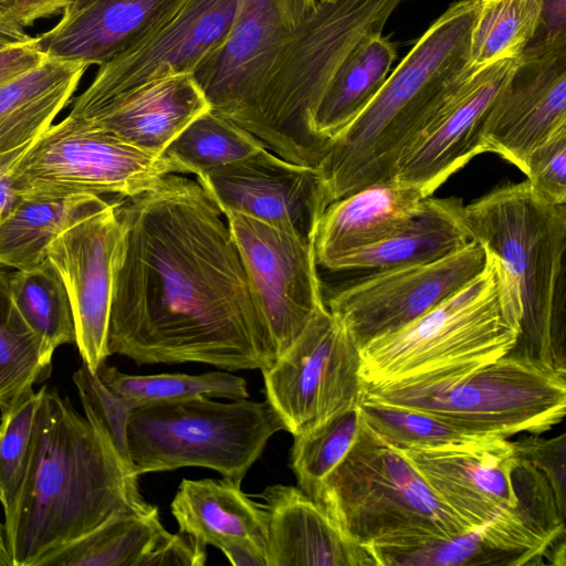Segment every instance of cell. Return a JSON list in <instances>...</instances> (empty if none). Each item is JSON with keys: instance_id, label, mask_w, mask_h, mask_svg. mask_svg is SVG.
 <instances>
[{"instance_id": "6da1fadb", "label": "cell", "mask_w": 566, "mask_h": 566, "mask_svg": "<svg viewBox=\"0 0 566 566\" xmlns=\"http://www.w3.org/2000/svg\"><path fill=\"white\" fill-rule=\"evenodd\" d=\"M123 241L108 350L137 365L264 369L276 358L226 217L196 180L167 174L116 203Z\"/></svg>"}, {"instance_id": "7a4b0ae2", "label": "cell", "mask_w": 566, "mask_h": 566, "mask_svg": "<svg viewBox=\"0 0 566 566\" xmlns=\"http://www.w3.org/2000/svg\"><path fill=\"white\" fill-rule=\"evenodd\" d=\"M151 507L107 434L66 396L42 386L27 470L3 511L11 566H41L113 515Z\"/></svg>"}, {"instance_id": "3957f363", "label": "cell", "mask_w": 566, "mask_h": 566, "mask_svg": "<svg viewBox=\"0 0 566 566\" xmlns=\"http://www.w3.org/2000/svg\"><path fill=\"white\" fill-rule=\"evenodd\" d=\"M479 0L452 3L333 142L317 169L329 203L392 180L401 158L475 73L470 36Z\"/></svg>"}, {"instance_id": "277c9868", "label": "cell", "mask_w": 566, "mask_h": 566, "mask_svg": "<svg viewBox=\"0 0 566 566\" xmlns=\"http://www.w3.org/2000/svg\"><path fill=\"white\" fill-rule=\"evenodd\" d=\"M464 218L472 240L500 263L517 311L509 355L566 370V203L546 202L522 181L464 206Z\"/></svg>"}, {"instance_id": "5b68a950", "label": "cell", "mask_w": 566, "mask_h": 566, "mask_svg": "<svg viewBox=\"0 0 566 566\" xmlns=\"http://www.w3.org/2000/svg\"><path fill=\"white\" fill-rule=\"evenodd\" d=\"M403 1L316 2L268 70L247 130L280 157L317 167L327 150L313 136L310 120L325 86L361 40L382 32Z\"/></svg>"}, {"instance_id": "8992f818", "label": "cell", "mask_w": 566, "mask_h": 566, "mask_svg": "<svg viewBox=\"0 0 566 566\" xmlns=\"http://www.w3.org/2000/svg\"><path fill=\"white\" fill-rule=\"evenodd\" d=\"M429 413L473 437L541 434L566 412V370L532 358L503 356L379 384L364 397Z\"/></svg>"}, {"instance_id": "52a82bcc", "label": "cell", "mask_w": 566, "mask_h": 566, "mask_svg": "<svg viewBox=\"0 0 566 566\" xmlns=\"http://www.w3.org/2000/svg\"><path fill=\"white\" fill-rule=\"evenodd\" d=\"M315 503L354 541L371 546L448 537L469 528L397 449L360 421Z\"/></svg>"}, {"instance_id": "ba28073f", "label": "cell", "mask_w": 566, "mask_h": 566, "mask_svg": "<svg viewBox=\"0 0 566 566\" xmlns=\"http://www.w3.org/2000/svg\"><path fill=\"white\" fill-rule=\"evenodd\" d=\"M486 252V251H485ZM518 315L497 260L403 328L360 349L364 384H379L458 366L491 363L518 336Z\"/></svg>"}, {"instance_id": "9c48e42d", "label": "cell", "mask_w": 566, "mask_h": 566, "mask_svg": "<svg viewBox=\"0 0 566 566\" xmlns=\"http://www.w3.org/2000/svg\"><path fill=\"white\" fill-rule=\"evenodd\" d=\"M282 430L266 400L219 402L196 396L135 407L127 442L136 476L201 467L241 486L270 438Z\"/></svg>"}, {"instance_id": "30bf717a", "label": "cell", "mask_w": 566, "mask_h": 566, "mask_svg": "<svg viewBox=\"0 0 566 566\" xmlns=\"http://www.w3.org/2000/svg\"><path fill=\"white\" fill-rule=\"evenodd\" d=\"M167 174L178 171L165 156L146 153L66 116L25 149L13 165L11 178L17 196L25 200L76 195L120 199L149 189Z\"/></svg>"}, {"instance_id": "8fae6325", "label": "cell", "mask_w": 566, "mask_h": 566, "mask_svg": "<svg viewBox=\"0 0 566 566\" xmlns=\"http://www.w3.org/2000/svg\"><path fill=\"white\" fill-rule=\"evenodd\" d=\"M360 370V347L325 304L290 347L261 370L265 400L284 431L296 436L359 407Z\"/></svg>"}, {"instance_id": "7c38bea8", "label": "cell", "mask_w": 566, "mask_h": 566, "mask_svg": "<svg viewBox=\"0 0 566 566\" xmlns=\"http://www.w3.org/2000/svg\"><path fill=\"white\" fill-rule=\"evenodd\" d=\"M235 0H180L140 41L99 66L67 117L83 120L138 87L193 73L227 36Z\"/></svg>"}, {"instance_id": "4fadbf2b", "label": "cell", "mask_w": 566, "mask_h": 566, "mask_svg": "<svg viewBox=\"0 0 566 566\" xmlns=\"http://www.w3.org/2000/svg\"><path fill=\"white\" fill-rule=\"evenodd\" d=\"M485 262V250L473 241L434 261L371 270L325 304L361 349L429 312L475 277Z\"/></svg>"}, {"instance_id": "5bb4252c", "label": "cell", "mask_w": 566, "mask_h": 566, "mask_svg": "<svg viewBox=\"0 0 566 566\" xmlns=\"http://www.w3.org/2000/svg\"><path fill=\"white\" fill-rule=\"evenodd\" d=\"M223 216L277 357L325 305L314 241L244 214Z\"/></svg>"}, {"instance_id": "9a60e30c", "label": "cell", "mask_w": 566, "mask_h": 566, "mask_svg": "<svg viewBox=\"0 0 566 566\" xmlns=\"http://www.w3.org/2000/svg\"><path fill=\"white\" fill-rule=\"evenodd\" d=\"M316 0H235L230 30L192 75L210 109L244 129L277 53Z\"/></svg>"}, {"instance_id": "2e32d148", "label": "cell", "mask_w": 566, "mask_h": 566, "mask_svg": "<svg viewBox=\"0 0 566 566\" xmlns=\"http://www.w3.org/2000/svg\"><path fill=\"white\" fill-rule=\"evenodd\" d=\"M117 201L78 219L48 245L46 258L66 290L83 363L96 373L108 350L116 262L123 241Z\"/></svg>"}, {"instance_id": "e0dca14e", "label": "cell", "mask_w": 566, "mask_h": 566, "mask_svg": "<svg viewBox=\"0 0 566 566\" xmlns=\"http://www.w3.org/2000/svg\"><path fill=\"white\" fill-rule=\"evenodd\" d=\"M195 179L223 214H244L313 241L329 205L317 167L289 161L268 148Z\"/></svg>"}, {"instance_id": "ac0fdd59", "label": "cell", "mask_w": 566, "mask_h": 566, "mask_svg": "<svg viewBox=\"0 0 566 566\" xmlns=\"http://www.w3.org/2000/svg\"><path fill=\"white\" fill-rule=\"evenodd\" d=\"M431 491L469 528L517 505L515 452L505 438L484 437L436 448L399 450Z\"/></svg>"}, {"instance_id": "d6986e66", "label": "cell", "mask_w": 566, "mask_h": 566, "mask_svg": "<svg viewBox=\"0 0 566 566\" xmlns=\"http://www.w3.org/2000/svg\"><path fill=\"white\" fill-rule=\"evenodd\" d=\"M566 128V49L521 57L485 117L484 151L522 172L530 153Z\"/></svg>"}, {"instance_id": "ffe728a7", "label": "cell", "mask_w": 566, "mask_h": 566, "mask_svg": "<svg viewBox=\"0 0 566 566\" xmlns=\"http://www.w3.org/2000/svg\"><path fill=\"white\" fill-rule=\"evenodd\" d=\"M518 61H497L472 75L401 158L395 179L428 198L473 157L485 153L486 114Z\"/></svg>"}, {"instance_id": "44dd1931", "label": "cell", "mask_w": 566, "mask_h": 566, "mask_svg": "<svg viewBox=\"0 0 566 566\" xmlns=\"http://www.w3.org/2000/svg\"><path fill=\"white\" fill-rule=\"evenodd\" d=\"M258 496L268 566H378L370 547L345 534L298 486L269 485Z\"/></svg>"}, {"instance_id": "7402d4cb", "label": "cell", "mask_w": 566, "mask_h": 566, "mask_svg": "<svg viewBox=\"0 0 566 566\" xmlns=\"http://www.w3.org/2000/svg\"><path fill=\"white\" fill-rule=\"evenodd\" d=\"M180 0H71L40 35L49 59L103 65L140 41Z\"/></svg>"}, {"instance_id": "603a6c76", "label": "cell", "mask_w": 566, "mask_h": 566, "mask_svg": "<svg viewBox=\"0 0 566 566\" xmlns=\"http://www.w3.org/2000/svg\"><path fill=\"white\" fill-rule=\"evenodd\" d=\"M370 548L378 566H522L538 564L544 542L518 512L509 511L453 536Z\"/></svg>"}, {"instance_id": "cb8c5ba5", "label": "cell", "mask_w": 566, "mask_h": 566, "mask_svg": "<svg viewBox=\"0 0 566 566\" xmlns=\"http://www.w3.org/2000/svg\"><path fill=\"white\" fill-rule=\"evenodd\" d=\"M209 109L192 73H182L149 82L78 122L163 156L170 142Z\"/></svg>"}, {"instance_id": "d4e9b609", "label": "cell", "mask_w": 566, "mask_h": 566, "mask_svg": "<svg viewBox=\"0 0 566 566\" xmlns=\"http://www.w3.org/2000/svg\"><path fill=\"white\" fill-rule=\"evenodd\" d=\"M426 199L396 179L366 186L328 205L314 234L317 265L332 270L342 258L401 229Z\"/></svg>"}, {"instance_id": "484cf974", "label": "cell", "mask_w": 566, "mask_h": 566, "mask_svg": "<svg viewBox=\"0 0 566 566\" xmlns=\"http://www.w3.org/2000/svg\"><path fill=\"white\" fill-rule=\"evenodd\" d=\"M87 67L45 57L0 85V156L30 146L53 124Z\"/></svg>"}, {"instance_id": "4316f807", "label": "cell", "mask_w": 566, "mask_h": 566, "mask_svg": "<svg viewBox=\"0 0 566 566\" xmlns=\"http://www.w3.org/2000/svg\"><path fill=\"white\" fill-rule=\"evenodd\" d=\"M473 242L458 198H426L416 214L385 240L338 260L333 271L376 270L434 261Z\"/></svg>"}, {"instance_id": "83f0119b", "label": "cell", "mask_w": 566, "mask_h": 566, "mask_svg": "<svg viewBox=\"0 0 566 566\" xmlns=\"http://www.w3.org/2000/svg\"><path fill=\"white\" fill-rule=\"evenodd\" d=\"M179 532L205 545L250 541L265 549V515L239 485L221 479L182 480L171 502ZM266 555V554H265Z\"/></svg>"}, {"instance_id": "f1b7e54d", "label": "cell", "mask_w": 566, "mask_h": 566, "mask_svg": "<svg viewBox=\"0 0 566 566\" xmlns=\"http://www.w3.org/2000/svg\"><path fill=\"white\" fill-rule=\"evenodd\" d=\"M395 59L394 44L378 33L361 40L337 67L310 120L313 136L327 151L378 93Z\"/></svg>"}, {"instance_id": "f546056e", "label": "cell", "mask_w": 566, "mask_h": 566, "mask_svg": "<svg viewBox=\"0 0 566 566\" xmlns=\"http://www.w3.org/2000/svg\"><path fill=\"white\" fill-rule=\"evenodd\" d=\"M0 293L9 315L35 335L54 355L62 345L75 343V326L64 284L46 259L39 265L0 271Z\"/></svg>"}, {"instance_id": "4dcf8cb0", "label": "cell", "mask_w": 566, "mask_h": 566, "mask_svg": "<svg viewBox=\"0 0 566 566\" xmlns=\"http://www.w3.org/2000/svg\"><path fill=\"white\" fill-rule=\"evenodd\" d=\"M107 202L95 195L55 200L20 198L0 224V269L23 270L41 264L56 235Z\"/></svg>"}, {"instance_id": "1f68e13d", "label": "cell", "mask_w": 566, "mask_h": 566, "mask_svg": "<svg viewBox=\"0 0 566 566\" xmlns=\"http://www.w3.org/2000/svg\"><path fill=\"white\" fill-rule=\"evenodd\" d=\"M168 534L157 506L146 512H120L49 555L41 566H140Z\"/></svg>"}, {"instance_id": "d6a6232c", "label": "cell", "mask_w": 566, "mask_h": 566, "mask_svg": "<svg viewBox=\"0 0 566 566\" xmlns=\"http://www.w3.org/2000/svg\"><path fill=\"white\" fill-rule=\"evenodd\" d=\"M265 148L256 136L209 109L190 122L170 142L163 156L176 166L178 174L197 176Z\"/></svg>"}, {"instance_id": "836d02e7", "label": "cell", "mask_w": 566, "mask_h": 566, "mask_svg": "<svg viewBox=\"0 0 566 566\" xmlns=\"http://www.w3.org/2000/svg\"><path fill=\"white\" fill-rule=\"evenodd\" d=\"M542 0H479L470 36L473 73L520 57L536 30Z\"/></svg>"}, {"instance_id": "e575fe53", "label": "cell", "mask_w": 566, "mask_h": 566, "mask_svg": "<svg viewBox=\"0 0 566 566\" xmlns=\"http://www.w3.org/2000/svg\"><path fill=\"white\" fill-rule=\"evenodd\" d=\"M96 374L118 396L139 405L176 400L196 396L227 398L231 400L249 397L244 378L223 371L202 375L158 374L129 375L114 366L102 364Z\"/></svg>"}, {"instance_id": "d590c367", "label": "cell", "mask_w": 566, "mask_h": 566, "mask_svg": "<svg viewBox=\"0 0 566 566\" xmlns=\"http://www.w3.org/2000/svg\"><path fill=\"white\" fill-rule=\"evenodd\" d=\"M361 416L359 407L294 437L290 468L297 486L316 501L322 483L347 453L356 438Z\"/></svg>"}, {"instance_id": "8d00e7d4", "label": "cell", "mask_w": 566, "mask_h": 566, "mask_svg": "<svg viewBox=\"0 0 566 566\" xmlns=\"http://www.w3.org/2000/svg\"><path fill=\"white\" fill-rule=\"evenodd\" d=\"M359 411L374 433L397 450L436 448L484 438L459 431L429 413L366 398H363Z\"/></svg>"}, {"instance_id": "74e56055", "label": "cell", "mask_w": 566, "mask_h": 566, "mask_svg": "<svg viewBox=\"0 0 566 566\" xmlns=\"http://www.w3.org/2000/svg\"><path fill=\"white\" fill-rule=\"evenodd\" d=\"M53 354L8 313L0 293V410L21 392L46 380Z\"/></svg>"}, {"instance_id": "f35d334b", "label": "cell", "mask_w": 566, "mask_h": 566, "mask_svg": "<svg viewBox=\"0 0 566 566\" xmlns=\"http://www.w3.org/2000/svg\"><path fill=\"white\" fill-rule=\"evenodd\" d=\"M42 398V387L28 389L0 412V504L6 511L23 480Z\"/></svg>"}, {"instance_id": "ab89813d", "label": "cell", "mask_w": 566, "mask_h": 566, "mask_svg": "<svg viewBox=\"0 0 566 566\" xmlns=\"http://www.w3.org/2000/svg\"><path fill=\"white\" fill-rule=\"evenodd\" d=\"M72 380L78 394L84 416L107 434L119 457L133 472L127 427L130 413L136 406L111 390L98 375L92 373L84 363L73 373Z\"/></svg>"}, {"instance_id": "60d3db41", "label": "cell", "mask_w": 566, "mask_h": 566, "mask_svg": "<svg viewBox=\"0 0 566 566\" xmlns=\"http://www.w3.org/2000/svg\"><path fill=\"white\" fill-rule=\"evenodd\" d=\"M523 174L538 198L549 203H566V128L530 153Z\"/></svg>"}, {"instance_id": "b9f144b4", "label": "cell", "mask_w": 566, "mask_h": 566, "mask_svg": "<svg viewBox=\"0 0 566 566\" xmlns=\"http://www.w3.org/2000/svg\"><path fill=\"white\" fill-rule=\"evenodd\" d=\"M515 455L536 468L548 481L557 503L565 516L566 505V434L544 438L531 433L513 442Z\"/></svg>"}, {"instance_id": "7bdbcfd3", "label": "cell", "mask_w": 566, "mask_h": 566, "mask_svg": "<svg viewBox=\"0 0 566 566\" xmlns=\"http://www.w3.org/2000/svg\"><path fill=\"white\" fill-rule=\"evenodd\" d=\"M566 49V0H542L534 35L521 57L539 56Z\"/></svg>"}, {"instance_id": "ee69618b", "label": "cell", "mask_w": 566, "mask_h": 566, "mask_svg": "<svg viewBox=\"0 0 566 566\" xmlns=\"http://www.w3.org/2000/svg\"><path fill=\"white\" fill-rule=\"evenodd\" d=\"M207 559V545L193 536L179 532L167 537L140 562V566H202Z\"/></svg>"}, {"instance_id": "f6af8a7d", "label": "cell", "mask_w": 566, "mask_h": 566, "mask_svg": "<svg viewBox=\"0 0 566 566\" xmlns=\"http://www.w3.org/2000/svg\"><path fill=\"white\" fill-rule=\"evenodd\" d=\"M39 36L0 50V85L34 67L45 59Z\"/></svg>"}, {"instance_id": "bcb514c9", "label": "cell", "mask_w": 566, "mask_h": 566, "mask_svg": "<svg viewBox=\"0 0 566 566\" xmlns=\"http://www.w3.org/2000/svg\"><path fill=\"white\" fill-rule=\"evenodd\" d=\"M71 0H0V13L24 28L36 20L57 14Z\"/></svg>"}, {"instance_id": "7dc6e473", "label": "cell", "mask_w": 566, "mask_h": 566, "mask_svg": "<svg viewBox=\"0 0 566 566\" xmlns=\"http://www.w3.org/2000/svg\"><path fill=\"white\" fill-rule=\"evenodd\" d=\"M28 147L0 156V224L20 199L12 185L11 170Z\"/></svg>"}, {"instance_id": "c3c4849f", "label": "cell", "mask_w": 566, "mask_h": 566, "mask_svg": "<svg viewBox=\"0 0 566 566\" xmlns=\"http://www.w3.org/2000/svg\"><path fill=\"white\" fill-rule=\"evenodd\" d=\"M219 549L234 566H268L265 549L253 542H230Z\"/></svg>"}, {"instance_id": "681fc988", "label": "cell", "mask_w": 566, "mask_h": 566, "mask_svg": "<svg viewBox=\"0 0 566 566\" xmlns=\"http://www.w3.org/2000/svg\"><path fill=\"white\" fill-rule=\"evenodd\" d=\"M0 34H2L15 42H27L33 38V36L28 35L25 33V31L23 30V28L9 21L1 13H0Z\"/></svg>"}, {"instance_id": "f907efd6", "label": "cell", "mask_w": 566, "mask_h": 566, "mask_svg": "<svg viewBox=\"0 0 566 566\" xmlns=\"http://www.w3.org/2000/svg\"><path fill=\"white\" fill-rule=\"evenodd\" d=\"M0 566H11V560L4 542L2 523H0Z\"/></svg>"}, {"instance_id": "816d5d0a", "label": "cell", "mask_w": 566, "mask_h": 566, "mask_svg": "<svg viewBox=\"0 0 566 566\" xmlns=\"http://www.w3.org/2000/svg\"><path fill=\"white\" fill-rule=\"evenodd\" d=\"M13 43H17V42L11 40V39H9V38H7V36H4V35H2V34H0V50H3L6 48L10 46Z\"/></svg>"}, {"instance_id": "f5cc1de1", "label": "cell", "mask_w": 566, "mask_h": 566, "mask_svg": "<svg viewBox=\"0 0 566 566\" xmlns=\"http://www.w3.org/2000/svg\"><path fill=\"white\" fill-rule=\"evenodd\" d=\"M316 1L318 2V1H329V0H316Z\"/></svg>"}]
</instances>
